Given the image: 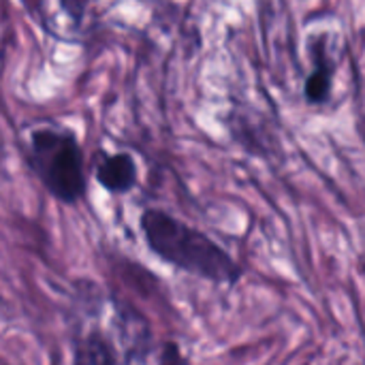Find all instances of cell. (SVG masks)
Returning <instances> with one entry per match:
<instances>
[{
    "instance_id": "cell-1",
    "label": "cell",
    "mask_w": 365,
    "mask_h": 365,
    "mask_svg": "<svg viewBox=\"0 0 365 365\" xmlns=\"http://www.w3.org/2000/svg\"><path fill=\"white\" fill-rule=\"evenodd\" d=\"M152 351L143 314L92 282L77 287L71 306L73 365H143Z\"/></svg>"
},
{
    "instance_id": "cell-2",
    "label": "cell",
    "mask_w": 365,
    "mask_h": 365,
    "mask_svg": "<svg viewBox=\"0 0 365 365\" xmlns=\"http://www.w3.org/2000/svg\"><path fill=\"white\" fill-rule=\"evenodd\" d=\"M139 227L148 248L180 272L227 287H233L244 274L240 263L220 244L165 210H145Z\"/></svg>"
},
{
    "instance_id": "cell-3",
    "label": "cell",
    "mask_w": 365,
    "mask_h": 365,
    "mask_svg": "<svg viewBox=\"0 0 365 365\" xmlns=\"http://www.w3.org/2000/svg\"><path fill=\"white\" fill-rule=\"evenodd\" d=\"M28 163L43 188L60 203L73 205L88 188L86 158L71 130L41 126L30 133Z\"/></svg>"
},
{
    "instance_id": "cell-4",
    "label": "cell",
    "mask_w": 365,
    "mask_h": 365,
    "mask_svg": "<svg viewBox=\"0 0 365 365\" xmlns=\"http://www.w3.org/2000/svg\"><path fill=\"white\" fill-rule=\"evenodd\" d=\"M96 182L111 195H126L137 186V163L128 152L105 154L94 171Z\"/></svg>"
},
{
    "instance_id": "cell-5",
    "label": "cell",
    "mask_w": 365,
    "mask_h": 365,
    "mask_svg": "<svg viewBox=\"0 0 365 365\" xmlns=\"http://www.w3.org/2000/svg\"><path fill=\"white\" fill-rule=\"evenodd\" d=\"M329 92H331V64L321 58L306 81V96L312 103H323L327 101Z\"/></svg>"
},
{
    "instance_id": "cell-6",
    "label": "cell",
    "mask_w": 365,
    "mask_h": 365,
    "mask_svg": "<svg viewBox=\"0 0 365 365\" xmlns=\"http://www.w3.org/2000/svg\"><path fill=\"white\" fill-rule=\"evenodd\" d=\"M158 365H188L186 357L182 355L180 346L173 342L163 344V349L158 351Z\"/></svg>"
},
{
    "instance_id": "cell-7",
    "label": "cell",
    "mask_w": 365,
    "mask_h": 365,
    "mask_svg": "<svg viewBox=\"0 0 365 365\" xmlns=\"http://www.w3.org/2000/svg\"><path fill=\"white\" fill-rule=\"evenodd\" d=\"M75 2H77V0H62V4H64L68 11H73V4H75ZM73 15H75V11H73Z\"/></svg>"
}]
</instances>
